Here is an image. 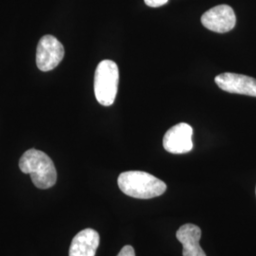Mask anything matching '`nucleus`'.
I'll return each instance as SVG.
<instances>
[{"label":"nucleus","instance_id":"f257e3e1","mask_svg":"<svg viewBox=\"0 0 256 256\" xmlns=\"http://www.w3.org/2000/svg\"><path fill=\"white\" fill-rule=\"evenodd\" d=\"M120 191L131 198L149 200L164 194L167 185L153 174L142 171H128L120 174Z\"/></svg>","mask_w":256,"mask_h":256},{"label":"nucleus","instance_id":"f03ea898","mask_svg":"<svg viewBox=\"0 0 256 256\" xmlns=\"http://www.w3.org/2000/svg\"><path fill=\"white\" fill-rule=\"evenodd\" d=\"M19 168L24 174H30L34 186L39 189H48L54 186L57 172L52 158L44 152L30 149L19 160Z\"/></svg>","mask_w":256,"mask_h":256},{"label":"nucleus","instance_id":"7ed1b4c3","mask_svg":"<svg viewBox=\"0 0 256 256\" xmlns=\"http://www.w3.org/2000/svg\"><path fill=\"white\" fill-rule=\"evenodd\" d=\"M119 86V68L111 60H104L98 64L94 76V93L102 106H110L116 99Z\"/></svg>","mask_w":256,"mask_h":256},{"label":"nucleus","instance_id":"20e7f679","mask_svg":"<svg viewBox=\"0 0 256 256\" xmlns=\"http://www.w3.org/2000/svg\"><path fill=\"white\" fill-rule=\"evenodd\" d=\"M64 48L62 43L52 36L42 37L36 50V64L41 72H50L63 60Z\"/></svg>","mask_w":256,"mask_h":256},{"label":"nucleus","instance_id":"39448f33","mask_svg":"<svg viewBox=\"0 0 256 256\" xmlns=\"http://www.w3.org/2000/svg\"><path fill=\"white\" fill-rule=\"evenodd\" d=\"M202 25L218 34L232 30L236 23V16L229 5H218L207 10L202 18Z\"/></svg>","mask_w":256,"mask_h":256},{"label":"nucleus","instance_id":"423d86ee","mask_svg":"<svg viewBox=\"0 0 256 256\" xmlns=\"http://www.w3.org/2000/svg\"><path fill=\"white\" fill-rule=\"evenodd\" d=\"M192 128L180 122L170 128L164 137L165 150L172 154H186L192 149Z\"/></svg>","mask_w":256,"mask_h":256},{"label":"nucleus","instance_id":"0eeeda50","mask_svg":"<svg viewBox=\"0 0 256 256\" xmlns=\"http://www.w3.org/2000/svg\"><path fill=\"white\" fill-rule=\"evenodd\" d=\"M218 88L224 92L256 97V79L242 74L225 72L214 79Z\"/></svg>","mask_w":256,"mask_h":256},{"label":"nucleus","instance_id":"6e6552de","mask_svg":"<svg viewBox=\"0 0 256 256\" xmlns=\"http://www.w3.org/2000/svg\"><path fill=\"white\" fill-rule=\"evenodd\" d=\"M100 245V236L95 230L84 229L74 236L70 247V256H95Z\"/></svg>","mask_w":256,"mask_h":256},{"label":"nucleus","instance_id":"1a4fd4ad","mask_svg":"<svg viewBox=\"0 0 256 256\" xmlns=\"http://www.w3.org/2000/svg\"><path fill=\"white\" fill-rule=\"evenodd\" d=\"M176 239L182 244V256H207L200 245L202 230L194 224H184L176 234Z\"/></svg>","mask_w":256,"mask_h":256},{"label":"nucleus","instance_id":"9d476101","mask_svg":"<svg viewBox=\"0 0 256 256\" xmlns=\"http://www.w3.org/2000/svg\"><path fill=\"white\" fill-rule=\"evenodd\" d=\"M117 256H136L135 250L132 246H124L120 250L119 254Z\"/></svg>","mask_w":256,"mask_h":256},{"label":"nucleus","instance_id":"9b49d317","mask_svg":"<svg viewBox=\"0 0 256 256\" xmlns=\"http://www.w3.org/2000/svg\"><path fill=\"white\" fill-rule=\"evenodd\" d=\"M144 2H146L147 6H149V7L158 8V7L165 5L168 2V0H144Z\"/></svg>","mask_w":256,"mask_h":256},{"label":"nucleus","instance_id":"f8f14e48","mask_svg":"<svg viewBox=\"0 0 256 256\" xmlns=\"http://www.w3.org/2000/svg\"></svg>","mask_w":256,"mask_h":256}]
</instances>
